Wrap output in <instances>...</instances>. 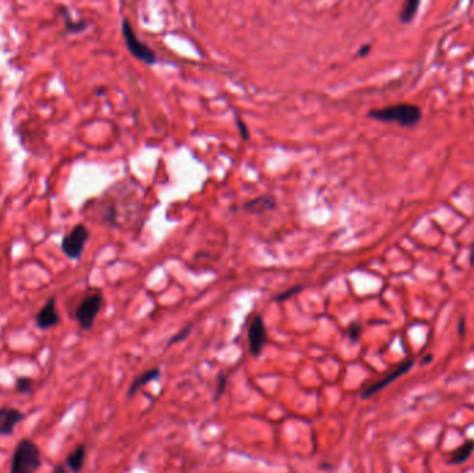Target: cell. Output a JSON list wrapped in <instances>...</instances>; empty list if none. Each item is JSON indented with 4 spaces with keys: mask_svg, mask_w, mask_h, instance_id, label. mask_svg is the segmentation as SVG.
<instances>
[{
    "mask_svg": "<svg viewBox=\"0 0 474 473\" xmlns=\"http://www.w3.org/2000/svg\"><path fill=\"white\" fill-rule=\"evenodd\" d=\"M368 117L380 122H395L402 128H414L423 118L422 109L412 103H398L383 109H373Z\"/></svg>",
    "mask_w": 474,
    "mask_h": 473,
    "instance_id": "obj_1",
    "label": "cell"
},
{
    "mask_svg": "<svg viewBox=\"0 0 474 473\" xmlns=\"http://www.w3.org/2000/svg\"><path fill=\"white\" fill-rule=\"evenodd\" d=\"M42 465V453L38 444L31 439L18 442L11 457L10 473H38Z\"/></svg>",
    "mask_w": 474,
    "mask_h": 473,
    "instance_id": "obj_2",
    "label": "cell"
},
{
    "mask_svg": "<svg viewBox=\"0 0 474 473\" xmlns=\"http://www.w3.org/2000/svg\"><path fill=\"white\" fill-rule=\"evenodd\" d=\"M121 33L124 36V40H125L128 50L131 51V54L135 58H138V60H140L149 65H154L158 63L157 54L136 36L131 22L126 18H124L121 22Z\"/></svg>",
    "mask_w": 474,
    "mask_h": 473,
    "instance_id": "obj_3",
    "label": "cell"
},
{
    "mask_svg": "<svg viewBox=\"0 0 474 473\" xmlns=\"http://www.w3.org/2000/svg\"><path fill=\"white\" fill-rule=\"evenodd\" d=\"M104 298L100 293H92L82 298L74 312V318L83 330H90L101 311Z\"/></svg>",
    "mask_w": 474,
    "mask_h": 473,
    "instance_id": "obj_4",
    "label": "cell"
},
{
    "mask_svg": "<svg viewBox=\"0 0 474 473\" xmlns=\"http://www.w3.org/2000/svg\"><path fill=\"white\" fill-rule=\"evenodd\" d=\"M90 237V232L83 224L75 225L67 235L61 239V251L64 255L71 261H79L85 248L86 243Z\"/></svg>",
    "mask_w": 474,
    "mask_h": 473,
    "instance_id": "obj_5",
    "label": "cell"
},
{
    "mask_svg": "<svg viewBox=\"0 0 474 473\" xmlns=\"http://www.w3.org/2000/svg\"><path fill=\"white\" fill-rule=\"evenodd\" d=\"M247 342H248L250 354L254 358H258L263 353V348L266 347L269 342L265 321L261 314H256L251 319L248 329H247Z\"/></svg>",
    "mask_w": 474,
    "mask_h": 473,
    "instance_id": "obj_6",
    "label": "cell"
},
{
    "mask_svg": "<svg viewBox=\"0 0 474 473\" xmlns=\"http://www.w3.org/2000/svg\"><path fill=\"white\" fill-rule=\"evenodd\" d=\"M415 367V360L414 358H407L404 360L400 365H397L393 371H390L384 378L379 379L377 382L372 383L370 386H368L362 393H361V399L362 400H368L370 397H373L375 394H377L379 392H382L383 389H386L387 386H390L391 383H394L397 379L402 378L404 375H407L408 372L412 371V368Z\"/></svg>",
    "mask_w": 474,
    "mask_h": 473,
    "instance_id": "obj_7",
    "label": "cell"
},
{
    "mask_svg": "<svg viewBox=\"0 0 474 473\" xmlns=\"http://www.w3.org/2000/svg\"><path fill=\"white\" fill-rule=\"evenodd\" d=\"M35 323L40 330H47L60 323V314L57 310V298L51 296L44 305L36 312Z\"/></svg>",
    "mask_w": 474,
    "mask_h": 473,
    "instance_id": "obj_8",
    "label": "cell"
},
{
    "mask_svg": "<svg viewBox=\"0 0 474 473\" xmlns=\"http://www.w3.org/2000/svg\"><path fill=\"white\" fill-rule=\"evenodd\" d=\"M25 419V414L17 408H0V436L7 438L14 433L15 426Z\"/></svg>",
    "mask_w": 474,
    "mask_h": 473,
    "instance_id": "obj_9",
    "label": "cell"
},
{
    "mask_svg": "<svg viewBox=\"0 0 474 473\" xmlns=\"http://www.w3.org/2000/svg\"><path fill=\"white\" fill-rule=\"evenodd\" d=\"M277 207V202L276 198L270 193L266 195H261L252 200H248L243 205V211L248 213V214H254V216H259V214H265L269 211H273Z\"/></svg>",
    "mask_w": 474,
    "mask_h": 473,
    "instance_id": "obj_10",
    "label": "cell"
},
{
    "mask_svg": "<svg viewBox=\"0 0 474 473\" xmlns=\"http://www.w3.org/2000/svg\"><path fill=\"white\" fill-rule=\"evenodd\" d=\"M161 376V369L158 367H154V368H150L147 371H145L143 374H140L139 376H136L132 383L129 385V389H128V397L132 399L135 394H138L139 390H142L143 387H146L147 385H150L152 382L157 380L158 378Z\"/></svg>",
    "mask_w": 474,
    "mask_h": 473,
    "instance_id": "obj_11",
    "label": "cell"
},
{
    "mask_svg": "<svg viewBox=\"0 0 474 473\" xmlns=\"http://www.w3.org/2000/svg\"><path fill=\"white\" fill-rule=\"evenodd\" d=\"M58 15L63 18V24L67 33H81L89 28V22L85 19H75L67 6H57Z\"/></svg>",
    "mask_w": 474,
    "mask_h": 473,
    "instance_id": "obj_12",
    "label": "cell"
},
{
    "mask_svg": "<svg viewBox=\"0 0 474 473\" xmlns=\"http://www.w3.org/2000/svg\"><path fill=\"white\" fill-rule=\"evenodd\" d=\"M86 446L85 444H79L74 449V451L67 457L65 460V465L67 468L72 473H81L85 468V463H86Z\"/></svg>",
    "mask_w": 474,
    "mask_h": 473,
    "instance_id": "obj_13",
    "label": "cell"
},
{
    "mask_svg": "<svg viewBox=\"0 0 474 473\" xmlns=\"http://www.w3.org/2000/svg\"><path fill=\"white\" fill-rule=\"evenodd\" d=\"M474 453V440H466L462 443L451 456L450 464L451 465H462L465 464Z\"/></svg>",
    "mask_w": 474,
    "mask_h": 473,
    "instance_id": "obj_14",
    "label": "cell"
},
{
    "mask_svg": "<svg viewBox=\"0 0 474 473\" xmlns=\"http://www.w3.org/2000/svg\"><path fill=\"white\" fill-rule=\"evenodd\" d=\"M419 6H420L419 0H408V1H405L404 7L401 8L400 15H398L400 22L404 24V25L411 24L414 21V18L416 17V14H418Z\"/></svg>",
    "mask_w": 474,
    "mask_h": 473,
    "instance_id": "obj_15",
    "label": "cell"
},
{
    "mask_svg": "<svg viewBox=\"0 0 474 473\" xmlns=\"http://www.w3.org/2000/svg\"><path fill=\"white\" fill-rule=\"evenodd\" d=\"M302 290H304V284H295V286H293V287H290V289H287V290L280 291L279 294H276V296L273 297V301H275V303H284V301H287V300L295 297L297 294H300Z\"/></svg>",
    "mask_w": 474,
    "mask_h": 473,
    "instance_id": "obj_16",
    "label": "cell"
},
{
    "mask_svg": "<svg viewBox=\"0 0 474 473\" xmlns=\"http://www.w3.org/2000/svg\"><path fill=\"white\" fill-rule=\"evenodd\" d=\"M228 387V375L227 374H220L215 380V393H214V401H220Z\"/></svg>",
    "mask_w": 474,
    "mask_h": 473,
    "instance_id": "obj_17",
    "label": "cell"
},
{
    "mask_svg": "<svg viewBox=\"0 0 474 473\" xmlns=\"http://www.w3.org/2000/svg\"><path fill=\"white\" fill-rule=\"evenodd\" d=\"M15 390L19 394H32L33 392V380L31 378L21 376L15 380Z\"/></svg>",
    "mask_w": 474,
    "mask_h": 473,
    "instance_id": "obj_18",
    "label": "cell"
},
{
    "mask_svg": "<svg viewBox=\"0 0 474 473\" xmlns=\"http://www.w3.org/2000/svg\"><path fill=\"white\" fill-rule=\"evenodd\" d=\"M192 325H188L186 328H183V329H181L178 333H175L168 342H167V344H165V350H168L170 347H172V346H175V344H178V343H181V342H183L185 339H188L189 337V335L192 333Z\"/></svg>",
    "mask_w": 474,
    "mask_h": 473,
    "instance_id": "obj_19",
    "label": "cell"
},
{
    "mask_svg": "<svg viewBox=\"0 0 474 473\" xmlns=\"http://www.w3.org/2000/svg\"><path fill=\"white\" fill-rule=\"evenodd\" d=\"M361 333H362V325L359 322H351L347 328V335H348V339L352 342V343H357L361 337Z\"/></svg>",
    "mask_w": 474,
    "mask_h": 473,
    "instance_id": "obj_20",
    "label": "cell"
},
{
    "mask_svg": "<svg viewBox=\"0 0 474 473\" xmlns=\"http://www.w3.org/2000/svg\"><path fill=\"white\" fill-rule=\"evenodd\" d=\"M236 125H237V129H238V134H240V136H241V139L243 141H248L250 139V131H248V127L245 125V122L238 117V115H236Z\"/></svg>",
    "mask_w": 474,
    "mask_h": 473,
    "instance_id": "obj_21",
    "label": "cell"
},
{
    "mask_svg": "<svg viewBox=\"0 0 474 473\" xmlns=\"http://www.w3.org/2000/svg\"><path fill=\"white\" fill-rule=\"evenodd\" d=\"M370 50H372L370 43H365V45L358 50L357 56H358V57H366V56L370 53Z\"/></svg>",
    "mask_w": 474,
    "mask_h": 473,
    "instance_id": "obj_22",
    "label": "cell"
},
{
    "mask_svg": "<svg viewBox=\"0 0 474 473\" xmlns=\"http://www.w3.org/2000/svg\"><path fill=\"white\" fill-rule=\"evenodd\" d=\"M466 325H465V318H461L459 319V335L461 336H464L465 335V332H466V328H465Z\"/></svg>",
    "mask_w": 474,
    "mask_h": 473,
    "instance_id": "obj_23",
    "label": "cell"
},
{
    "mask_svg": "<svg viewBox=\"0 0 474 473\" xmlns=\"http://www.w3.org/2000/svg\"><path fill=\"white\" fill-rule=\"evenodd\" d=\"M433 355L432 354H426L423 358H422V365H429L432 361H433Z\"/></svg>",
    "mask_w": 474,
    "mask_h": 473,
    "instance_id": "obj_24",
    "label": "cell"
},
{
    "mask_svg": "<svg viewBox=\"0 0 474 473\" xmlns=\"http://www.w3.org/2000/svg\"><path fill=\"white\" fill-rule=\"evenodd\" d=\"M51 473H68L64 465H56Z\"/></svg>",
    "mask_w": 474,
    "mask_h": 473,
    "instance_id": "obj_25",
    "label": "cell"
},
{
    "mask_svg": "<svg viewBox=\"0 0 474 473\" xmlns=\"http://www.w3.org/2000/svg\"><path fill=\"white\" fill-rule=\"evenodd\" d=\"M469 262H471V265L473 266L474 268V243L472 244V247H471V254H469Z\"/></svg>",
    "mask_w": 474,
    "mask_h": 473,
    "instance_id": "obj_26",
    "label": "cell"
}]
</instances>
